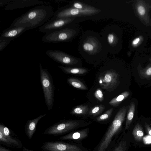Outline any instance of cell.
I'll use <instances>...</instances> for the list:
<instances>
[{"label":"cell","instance_id":"6da1fadb","mask_svg":"<svg viewBox=\"0 0 151 151\" xmlns=\"http://www.w3.org/2000/svg\"><path fill=\"white\" fill-rule=\"evenodd\" d=\"M78 50L88 61L105 59L109 53L100 35L91 30L85 31L81 36Z\"/></svg>","mask_w":151,"mask_h":151},{"label":"cell","instance_id":"7a4b0ae2","mask_svg":"<svg viewBox=\"0 0 151 151\" xmlns=\"http://www.w3.org/2000/svg\"><path fill=\"white\" fill-rule=\"evenodd\" d=\"M54 13L49 6H37L15 19L10 26L24 27L29 29H34L49 21Z\"/></svg>","mask_w":151,"mask_h":151},{"label":"cell","instance_id":"3957f363","mask_svg":"<svg viewBox=\"0 0 151 151\" xmlns=\"http://www.w3.org/2000/svg\"><path fill=\"white\" fill-rule=\"evenodd\" d=\"M127 112V107L121 108L116 114L93 151H110L115 145L121 131Z\"/></svg>","mask_w":151,"mask_h":151},{"label":"cell","instance_id":"277c9868","mask_svg":"<svg viewBox=\"0 0 151 151\" xmlns=\"http://www.w3.org/2000/svg\"><path fill=\"white\" fill-rule=\"evenodd\" d=\"M100 35L109 52L115 55L119 53L122 47V31L115 24L109 25L102 30Z\"/></svg>","mask_w":151,"mask_h":151},{"label":"cell","instance_id":"5b68a950","mask_svg":"<svg viewBox=\"0 0 151 151\" xmlns=\"http://www.w3.org/2000/svg\"><path fill=\"white\" fill-rule=\"evenodd\" d=\"M78 23H74L64 28L46 33L42 41L48 43H57L69 42L73 40L79 34Z\"/></svg>","mask_w":151,"mask_h":151},{"label":"cell","instance_id":"8992f818","mask_svg":"<svg viewBox=\"0 0 151 151\" xmlns=\"http://www.w3.org/2000/svg\"><path fill=\"white\" fill-rule=\"evenodd\" d=\"M91 123L81 120H63L54 124L47 128L44 134L49 135H60L86 127Z\"/></svg>","mask_w":151,"mask_h":151},{"label":"cell","instance_id":"52a82bcc","mask_svg":"<svg viewBox=\"0 0 151 151\" xmlns=\"http://www.w3.org/2000/svg\"><path fill=\"white\" fill-rule=\"evenodd\" d=\"M102 11L101 9L97 8L93 9L81 10L71 7L68 5L57 10L54 12L50 19L72 17L90 18L97 15Z\"/></svg>","mask_w":151,"mask_h":151},{"label":"cell","instance_id":"ba28073f","mask_svg":"<svg viewBox=\"0 0 151 151\" xmlns=\"http://www.w3.org/2000/svg\"><path fill=\"white\" fill-rule=\"evenodd\" d=\"M40 80L44 93L46 104L49 110H51L54 105L55 87L50 74L46 69L43 68L39 64Z\"/></svg>","mask_w":151,"mask_h":151},{"label":"cell","instance_id":"9c48e42d","mask_svg":"<svg viewBox=\"0 0 151 151\" xmlns=\"http://www.w3.org/2000/svg\"><path fill=\"white\" fill-rule=\"evenodd\" d=\"M89 18H69L50 19L39 29L40 32L46 33L65 28L72 24L78 23Z\"/></svg>","mask_w":151,"mask_h":151},{"label":"cell","instance_id":"30bf717a","mask_svg":"<svg viewBox=\"0 0 151 151\" xmlns=\"http://www.w3.org/2000/svg\"><path fill=\"white\" fill-rule=\"evenodd\" d=\"M41 148L42 151H89L81 144L59 141L46 142Z\"/></svg>","mask_w":151,"mask_h":151},{"label":"cell","instance_id":"8fae6325","mask_svg":"<svg viewBox=\"0 0 151 151\" xmlns=\"http://www.w3.org/2000/svg\"><path fill=\"white\" fill-rule=\"evenodd\" d=\"M47 55L54 61L67 66H73L81 63V58L72 56L64 52L58 50H49L45 51Z\"/></svg>","mask_w":151,"mask_h":151},{"label":"cell","instance_id":"7c38bea8","mask_svg":"<svg viewBox=\"0 0 151 151\" xmlns=\"http://www.w3.org/2000/svg\"><path fill=\"white\" fill-rule=\"evenodd\" d=\"M99 80L103 89L112 91L119 84V75L113 69L108 70L100 75Z\"/></svg>","mask_w":151,"mask_h":151},{"label":"cell","instance_id":"4fadbf2b","mask_svg":"<svg viewBox=\"0 0 151 151\" xmlns=\"http://www.w3.org/2000/svg\"><path fill=\"white\" fill-rule=\"evenodd\" d=\"M0 142L4 145L14 148H20L23 147L21 141L14 137L11 130L1 124H0Z\"/></svg>","mask_w":151,"mask_h":151},{"label":"cell","instance_id":"5bb4252c","mask_svg":"<svg viewBox=\"0 0 151 151\" xmlns=\"http://www.w3.org/2000/svg\"><path fill=\"white\" fill-rule=\"evenodd\" d=\"M29 30L27 28L22 27H11L4 29L0 35V40H6L10 41L15 39Z\"/></svg>","mask_w":151,"mask_h":151},{"label":"cell","instance_id":"9a60e30c","mask_svg":"<svg viewBox=\"0 0 151 151\" xmlns=\"http://www.w3.org/2000/svg\"><path fill=\"white\" fill-rule=\"evenodd\" d=\"M90 129L88 127L75 130L60 137L59 139L81 142L87 137L89 135Z\"/></svg>","mask_w":151,"mask_h":151},{"label":"cell","instance_id":"2e32d148","mask_svg":"<svg viewBox=\"0 0 151 151\" xmlns=\"http://www.w3.org/2000/svg\"><path fill=\"white\" fill-rule=\"evenodd\" d=\"M43 2L37 0H17L9 1L5 6L4 9L6 10L26 7L33 5L42 4Z\"/></svg>","mask_w":151,"mask_h":151},{"label":"cell","instance_id":"e0dca14e","mask_svg":"<svg viewBox=\"0 0 151 151\" xmlns=\"http://www.w3.org/2000/svg\"><path fill=\"white\" fill-rule=\"evenodd\" d=\"M46 115V114L41 115L36 118L27 121L25 125V131L26 135L29 139L32 138L35 133L39 121Z\"/></svg>","mask_w":151,"mask_h":151},{"label":"cell","instance_id":"ac0fdd59","mask_svg":"<svg viewBox=\"0 0 151 151\" xmlns=\"http://www.w3.org/2000/svg\"><path fill=\"white\" fill-rule=\"evenodd\" d=\"M145 3L142 1H139L136 3L135 5V9L137 14L141 19H146V17L148 14L147 9L145 5Z\"/></svg>","mask_w":151,"mask_h":151},{"label":"cell","instance_id":"d6986e66","mask_svg":"<svg viewBox=\"0 0 151 151\" xmlns=\"http://www.w3.org/2000/svg\"><path fill=\"white\" fill-rule=\"evenodd\" d=\"M59 67L63 72L67 74H83L87 71L86 69L81 68H72L64 66H59Z\"/></svg>","mask_w":151,"mask_h":151},{"label":"cell","instance_id":"ffe728a7","mask_svg":"<svg viewBox=\"0 0 151 151\" xmlns=\"http://www.w3.org/2000/svg\"><path fill=\"white\" fill-rule=\"evenodd\" d=\"M127 148V141L123 136L118 139L115 145L110 151H126Z\"/></svg>","mask_w":151,"mask_h":151},{"label":"cell","instance_id":"44dd1931","mask_svg":"<svg viewBox=\"0 0 151 151\" xmlns=\"http://www.w3.org/2000/svg\"><path fill=\"white\" fill-rule=\"evenodd\" d=\"M135 110V104L134 102L130 104L128 111L125 126V129H128L132 121Z\"/></svg>","mask_w":151,"mask_h":151},{"label":"cell","instance_id":"7402d4cb","mask_svg":"<svg viewBox=\"0 0 151 151\" xmlns=\"http://www.w3.org/2000/svg\"><path fill=\"white\" fill-rule=\"evenodd\" d=\"M129 93L127 91H124L118 96L114 98L109 102L111 106L116 107L119 106L122 102L127 98L129 95Z\"/></svg>","mask_w":151,"mask_h":151},{"label":"cell","instance_id":"603a6c76","mask_svg":"<svg viewBox=\"0 0 151 151\" xmlns=\"http://www.w3.org/2000/svg\"><path fill=\"white\" fill-rule=\"evenodd\" d=\"M89 108L87 105H80L73 108L70 112L71 114L75 115H85L88 114Z\"/></svg>","mask_w":151,"mask_h":151},{"label":"cell","instance_id":"cb8c5ba5","mask_svg":"<svg viewBox=\"0 0 151 151\" xmlns=\"http://www.w3.org/2000/svg\"><path fill=\"white\" fill-rule=\"evenodd\" d=\"M132 134L134 139L136 141L140 142L142 141L144 134L143 129L140 124H137L134 128Z\"/></svg>","mask_w":151,"mask_h":151},{"label":"cell","instance_id":"d4e9b609","mask_svg":"<svg viewBox=\"0 0 151 151\" xmlns=\"http://www.w3.org/2000/svg\"><path fill=\"white\" fill-rule=\"evenodd\" d=\"M68 6L71 7L81 10L93 9L96 8L78 1H74Z\"/></svg>","mask_w":151,"mask_h":151},{"label":"cell","instance_id":"484cf974","mask_svg":"<svg viewBox=\"0 0 151 151\" xmlns=\"http://www.w3.org/2000/svg\"><path fill=\"white\" fill-rule=\"evenodd\" d=\"M68 82L74 87L81 90H86V86L80 81L74 78H69L67 80Z\"/></svg>","mask_w":151,"mask_h":151},{"label":"cell","instance_id":"4316f807","mask_svg":"<svg viewBox=\"0 0 151 151\" xmlns=\"http://www.w3.org/2000/svg\"><path fill=\"white\" fill-rule=\"evenodd\" d=\"M104 106L102 104L96 105L89 111V114L93 116H97L101 114L105 109Z\"/></svg>","mask_w":151,"mask_h":151},{"label":"cell","instance_id":"83f0119b","mask_svg":"<svg viewBox=\"0 0 151 151\" xmlns=\"http://www.w3.org/2000/svg\"><path fill=\"white\" fill-rule=\"evenodd\" d=\"M113 109L111 108L107 110L102 114L97 117L96 120L98 122H103L109 120L111 117Z\"/></svg>","mask_w":151,"mask_h":151},{"label":"cell","instance_id":"f1b7e54d","mask_svg":"<svg viewBox=\"0 0 151 151\" xmlns=\"http://www.w3.org/2000/svg\"><path fill=\"white\" fill-rule=\"evenodd\" d=\"M143 37L142 35H139L134 37L131 43V46L134 48L139 47L141 45L142 42L143 41Z\"/></svg>","mask_w":151,"mask_h":151},{"label":"cell","instance_id":"f546056e","mask_svg":"<svg viewBox=\"0 0 151 151\" xmlns=\"http://www.w3.org/2000/svg\"><path fill=\"white\" fill-rule=\"evenodd\" d=\"M95 98L99 101L102 102L104 100V98L103 92L100 88H98L94 93Z\"/></svg>","mask_w":151,"mask_h":151},{"label":"cell","instance_id":"4dcf8cb0","mask_svg":"<svg viewBox=\"0 0 151 151\" xmlns=\"http://www.w3.org/2000/svg\"><path fill=\"white\" fill-rule=\"evenodd\" d=\"M11 41L6 40H0V52L3 50Z\"/></svg>","mask_w":151,"mask_h":151},{"label":"cell","instance_id":"1f68e13d","mask_svg":"<svg viewBox=\"0 0 151 151\" xmlns=\"http://www.w3.org/2000/svg\"><path fill=\"white\" fill-rule=\"evenodd\" d=\"M145 127L148 134L149 135L151 136V128L146 123L145 124Z\"/></svg>","mask_w":151,"mask_h":151},{"label":"cell","instance_id":"d6a6232c","mask_svg":"<svg viewBox=\"0 0 151 151\" xmlns=\"http://www.w3.org/2000/svg\"><path fill=\"white\" fill-rule=\"evenodd\" d=\"M145 73L147 76H151V66L148 67L145 71Z\"/></svg>","mask_w":151,"mask_h":151},{"label":"cell","instance_id":"836d02e7","mask_svg":"<svg viewBox=\"0 0 151 151\" xmlns=\"http://www.w3.org/2000/svg\"><path fill=\"white\" fill-rule=\"evenodd\" d=\"M0 151H12L0 145Z\"/></svg>","mask_w":151,"mask_h":151},{"label":"cell","instance_id":"e575fe53","mask_svg":"<svg viewBox=\"0 0 151 151\" xmlns=\"http://www.w3.org/2000/svg\"><path fill=\"white\" fill-rule=\"evenodd\" d=\"M22 149L23 151H34L32 150L28 149L24 146L22 147Z\"/></svg>","mask_w":151,"mask_h":151}]
</instances>
